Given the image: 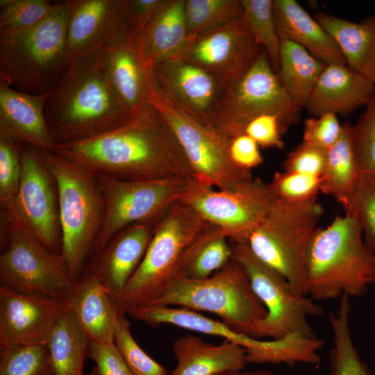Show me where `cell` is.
<instances>
[{"instance_id": "cell-45", "label": "cell", "mask_w": 375, "mask_h": 375, "mask_svg": "<svg viewBox=\"0 0 375 375\" xmlns=\"http://www.w3.org/2000/svg\"><path fill=\"white\" fill-rule=\"evenodd\" d=\"M333 113L308 118L304 122L303 141L328 150L340 138L343 131Z\"/></svg>"}, {"instance_id": "cell-17", "label": "cell", "mask_w": 375, "mask_h": 375, "mask_svg": "<svg viewBox=\"0 0 375 375\" xmlns=\"http://www.w3.org/2000/svg\"><path fill=\"white\" fill-rule=\"evenodd\" d=\"M132 31L127 0H72L67 33L69 61L102 51Z\"/></svg>"}, {"instance_id": "cell-20", "label": "cell", "mask_w": 375, "mask_h": 375, "mask_svg": "<svg viewBox=\"0 0 375 375\" xmlns=\"http://www.w3.org/2000/svg\"><path fill=\"white\" fill-rule=\"evenodd\" d=\"M158 222H140L126 227L94 254L90 265L85 268L99 279L120 312L124 290L142 262Z\"/></svg>"}, {"instance_id": "cell-29", "label": "cell", "mask_w": 375, "mask_h": 375, "mask_svg": "<svg viewBox=\"0 0 375 375\" xmlns=\"http://www.w3.org/2000/svg\"><path fill=\"white\" fill-rule=\"evenodd\" d=\"M127 314L133 319L152 327L167 324L206 335L222 337L244 347L247 351L262 349L268 345L267 340L238 333L222 322L209 318L187 308L149 304L132 308Z\"/></svg>"}, {"instance_id": "cell-44", "label": "cell", "mask_w": 375, "mask_h": 375, "mask_svg": "<svg viewBox=\"0 0 375 375\" xmlns=\"http://www.w3.org/2000/svg\"><path fill=\"white\" fill-rule=\"evenodd\" d=\"M288 128L279 116L272 113L260 115L247 123L244 133L251 137L262 149H283V134Z\"/></svg>"}, {"instance_id": "cell-32", "label": "cell", "mask_w": 375, "mask_h": 375, "mask_svg": "<svg viewBox=\"0 0 375 375\" xmlns=\"http://www.w3.org/2000/svg\"><path fill=\"white\" fill-rule=\"evenodd\" d=\"M360 176L351 124L347 122L343 124L340 138L326 151V164L321 176V192L333 197L346 210Z\"/></svg>"}, {"instance_id": "cell-43", "label": "cell", "mask_w": 375, "mask_h": 375, "mask_svg": "<svg viewBox=\"0 0 375 375\" xmlns=\"http://www.w3.org/2000/svg\"><path fill=\"white\" fill-rule=\"evenodd\" d=\"M22 144L0 138V205L9 206L16 197L21 177Z\"/></svg>"}, {"instance_id": "cell-13", "label": "cell", "mask_w": 375, "mask_h": 375, "mask_svg": "<svg viewBox=\"0 0 375 375\" xmlns=\"http://www.w3.org/2000/svg\"><path fill=\"white\" fill-rule=\"evenodd\" d=\"M97 174L104 199V214L94 255L126 227L160 220L181 199L190 178L124 180L103 173Z\"/></svg>"}, {"instance_id": "cell-50", "label": "cell", "mask_w": 375, "mask_h": 375, "mask_svg": "<svg viewBox=\"0 0 375 375\" xmlns=\"http://www.w3.org/2000/svg\"><path fill=\"white\" fill-rule=\"evenodd\" d=\"M218 375H282L272 373V372L263 369H257L253 371H237V372H229L222 373Z\"/></svg>"}, {"instance_id": "cell-1", "label": "cell", "mask_w": 375, "mask_h": 375, "mask_svg": "<svg viewBox=\"0 0 375 375\" xmlns=\"http://www.w3.org/2000/svg\"><path fill=\"white\" fill-rule=\"evenodd\" d=\"M54 151L96 174L124 180L193 176L171 126L149 101L126 123L56 144Z\"/></svg>"}, {"instance_id": "cell-49", "label": "cell", "mask_w": 375, "mask_h": 375, "mask_svg": "<svg viewBox=\"0 0 375 375\" xmlns=\"http://www.w3.org/2000/svg\"><path fill=\"white\" fill-rule=\"evenodd\" d=\"M167 0H127L128 21L133 31L145 28Z\"/></svg>"}, {"instance_id": "cell-25", "label": "cell", "mask_w": 375, "mask_h": 375, "mask_svg": "<svg viewBox=\"0 0 375 375\" xmlns=\"http://www.w3.org/2000/svg\"><path fill=\"white\" fill-rule=\"evenodd\" d=\"M184 7L185 0H167L144 28L134 31L139 56L150 73L160 62L174 57L187 42Z\"/></svg>"}, {"instance_id": "cell-41", "label": "cell", "mask_w": 375, "mask_h": 375, "mask_svg": "<svg viewBox=\"0 0 375 375\" xmlns=\"http://www.w3.org/2000/svg\"><path fill=\"white\" fill-rule=\"evenodd\" d=\"M345 212L357 217L365 242L375 256V177L359 178Z\"/></svg>"}, {"instance_id": "cell-11", "label": "cell", "mask_w": 375, "mask_h": 375, "mask_svg": "<svg viewBox=\"0 0 375 375\" xmlns=\"http://www.w3.org/2000/svg\"><path fill=\"white\" fill-rule=\"evenodd\" d=\"M149 101L171 126L192 170V177L199 182L221 190H233L253 178L251 172L242 171L232 162L228 139L165 98L153 83Z\"/></svg>"}, {"instance_id": "cell-6", "label": "cell", "mask_w": 375, "mask_h": 375, "mask_svg": "<svg viewBox=\"0 0 375 375\" xmlns=\"http://www.w3.org/2000/svg\"><path fill=\"white\" fill-rule=\"evenodd\" d=\"M323 215L317 199H277L264 222L245 242L253 255L281 274L299 294L308 295L306 259Z\"/></svg>"}, {"instance_id": "cell-9", "label": "cell", "mask_w": 375, "mask_h": 375, "mask_svg": "<svg viewBox=\"0 0 375 375\" xmlns=\"http://www.w3.org/2000/svg\"><path fill=\"white\" fill-rule=\"evenodd\" d=\"M0 285L67 305L75 283L61 254L49 250L18 218L1 211Z\"/></svg>"}, {"instance_id": "cell-47", "label": "cell", "mask_w": 375, "mask_h": 375, "mask_svg": "<svg viewBox=\"0 0 375 375\" xmlns=\"http://www.w3.org/2000/svg\"><path fill=\"white\" fill-rule=\"evenodd\" d=\"M89 358L94 362L90 375H135L114 344L91 342Z\"/></svg>"}, {"instance_id": "cell-3", "label": "cell", "mask_w": 375, "mask_h": 375, "mask_svg": "<svg viewBox=\"0 0 375 375\" xmlns=\"http://www.w3.org/2000/svg\"><path fill=\"white\" fill-rule=\"evenodd\" d=\"M374 255L367 246L357 217L349 212L319 227L306 259L308 295L324 301L365 294Z\"/></svg>"}, {"instance_id": "cell-36", "label": "cell", "mask_w": 375, "mask_h": 375, "mask_svg": "<svg viewBox=\"0 0 375 375\" xmlns=\"http://www.w3.org/2000/svg\"><path fill=\"white\" fill-rule=\"evenodd\" d=\"M189 38L242 17L240 0H185Z\"/></svg>"}, {"instance_id": "cell-14", "label": "cell", "mask_w": 375, "mask_h": 375, "mask_svg": "<svg viewBox=\"0 0 375 375\" xmlns=\"http://www.w3.org/2000/svg\"><path fill=\"white\" fill-rule=\"evenodd\" d=\"M276 200L269 184L253 177L233 190H216L191 177L180 199L233 242H246L264 222Z\"/></svg>"}, {"instance_id": "cell-34", "label": "cell", "mask_w": 375, "mask_h": 375, "mask_svg": "<svg viewBox=\"0 0 375 375\" xmlns=\"http://www.w3.org/2000/svg\"><path fill=\"white\" fill-rule=\"evenodd\" d=\"M349 297L340 298L336 312L329 315L333 335V347L330 353L331 375H369L353 342L350 327Z\"/></svg>"}, {"instance_id": "cell-48", "label": "cell", "mask_w": 375, "mask_h": 375, "mask_svg": "<svg viewBox=\"0 0 375 375\" xmlns=\"http://www.w3.org/2000/svg\"><path fill=\"white\" fill-rule=\"evenodd\" d=\"M228 151L232 162L242 171L251 172L253 169L263 163L260 147L245 133L229 139Z\"/></svg>"}, {"instance_id": "cell-19", "label": "cell", "mask_w": 375, "mask_h": 375, "mask_svg": "<svg viewBox=\"0 0 375 375\" xmlns=\"http://www.w3.org/2000/svg\"><path fill=\"white\" fill-rule=\"evenodd\" d=\"M151 76L162 95L207 124L226 87L201 67L176 58L156 65Z\"/></svg>"}, {"instance_id": "cell-12", "label": "cell", "mask_w": 375, "mask_h": 375, "mask_svg": "<svg viewBox=\"0 0 375 375\" xmlns=\"http://www.w3.org/2000/svg\"><path fill=\"white\" fill-rule=\"evenodd\" d=\"M231 243L232 259L244 267L267 310L251 337L276 340L294 333L314 336L308 318L322 315L323 309L308 295L297 293L281 274L257 258L245 242Z\"/></svg>"}, {"instance_id": "cell-4", "label": "cell", "mask_w": 375, "mask_h": 375, "mask_svg": "<svg viewBox=\"0 0 375 375\" xmlns=\"http://www.w3.org/2000/svg\"><path fill=\"white\" fill-rule=\"evenodd\" d=\"M72 0L58 1L35 26L0 35V81L22 92L47 94L69 64L67 24Z\"/></svg>"}, {"instance_id": "cell-23", "label": "cell", "mask_w": 375, "mask_h": 375, "mask_svg": "<svg viewBox=\"0 0 375 375\" xmlns=\"http://www.w3.org/2000/svg\"><path fill=\"white\" fill-rule=\"evenodd\" d=\"M67 306L91 342L114 344L120 312L99 279L88 269L75 280Z\"/></svg>"}, {"instance_id": "cell-18", "label": "cell", "mask_w": 375, "mask_h": 375, "mask_svg": "<svg viewBox=\"0 0 375 375\" xmlns=\"http://www.w3.org/2000/svg\"><path fill=\"white\" fill-rule=\"evenodd\" d=\"M65 305L44 294L0 285V347L47 344L51 328Z\"/></svg>"}, {"instance_id": "cell-7", "label": "cell", "mask_w": 375, "mask_h": 375, "mask_svg": "<svg viewBox=\"0 0 375 375\" xmlns=\"http://www.w3.org/2000/svg\"><path fill=\"white\" fill-rule=\"evenodd\" d=\"M150 304L177 306L211 312L234 331L249 337L267 315L244 267L233 259L203 280L175 276L160 297Z\"/></svg>"}, {"instance_id": "cell-37", "label": "cell", "mask_w": 375, "mask_h": 375, "mask_svg": "<svg viewBox=\"0 0 375 375\" xmlns=\"http://www.w3.org/2000/svg\"><path fill=\"white\" fill-rule=\"evenodd\" d=\"M56 3L47 0H0V35L35 26L52 12Z\"/></svg>"}, {"instance_id": "cell-33", "label": "cell", "mask_w": 375, "mask_h": 375, "mask_svg": "<svg viewBox=\"0 0 375 375\" xmlns=\"http://www.w3.org/2000/svg\"><path fill=\"white\" fill-rule=\"evenodd\" d=\"M232 257L233 248L227 235L210 225L185 249L175 276L193 281L207 278L224 268Z\"/></svg>"}, {"instance_id": "cell-52", "label": "cell", "mask_w": 375, "mask_h": 375, "mask_svg": "<svg viewBox=\"0 0 375 375\" xmlns=\"http://www.w3.org/2000/svg\"><path fill=\"white\" fill-rule=\"evenodd\" d=\"M45 375H54L52 371L51 367H50V369L48 370V372L46 373Z\"/></svg>"}, {"instance_id": "cell-10", "label": "cell", "mask_w": 375, "mask_h": 375, "mask_svg": "<svg viewBox=\"0 0 375 375\" xmlns=\"http://www.w3.org/2000/svg\"><path fill=\"white\" fill-rule=\"evenodd\" d=\"M301 110L287 94L262 49L252 64L227 83L208 124L229 140L244 133L249 122L265 113L277 115L288 128L299 122Z\"/></svg>"}, {"instance_id": "cell-28", "label": "cell", "mask_w": 375, "mask_h": 375, "mask_svg": "<svg viewBox=\"0 0 375 375\" xmlns=\"http://www.w3.org/2000/svg\"><path fill=\"white\" fill-rule=\"evenodd\" d=\"M313 17L334 39L347 65L375 85V15L359 22L323 12Z\"/></svg>"}, {"instance_id": "cell-38", "label": "cell", "mask_w": 375, "mask_h": 375, "mask_svg": "<svg viewBox=\"0 0 375 375\" xmlns=\"http://www.w3.org/2000/svg\"><path fill=\"white\" fill-rule=\"evenodd\" d=\"M50 367L47 344L0 347V375H45Z\"/></svg>"}, {"instance_id": "cell-27", "label": "cell", "mask_w": 375, "mask_h": 375, "mask_svg": "<svg viewBox=\"0 0 375 375\" xmlns=\"http://www.w3.org/2000/svg\"><path fill=\"white\" fill-rule=\"evenodd\" d=\"M272 10L281 40L302 46L326 64H346L334 39L297 1L272 0Z\"/></svg>"}, {"instance_id": "cell-22", "label": "cell", "mask_w": 375, "mask_h": 375, "mask_svg": "<svg viewBox=\"0 0 375 375\" xmlns=\"http://www.w3.org/2000/svg\"><path fill=\"white\" fill-rule=\"evenodd\" d=\"M375 85L346 64H327L306 106L312 117L325 113L345 116L365 106Z\"/></svg>"}, {"instance_id": "cell-15", "label": "cell", "mask_w": 375, "mask_h": 375, "mask_svg": "<svg viewBox=\"0 0 375 375\" xmlns=\"http://www.w3.org/2000/svg\"><path fill=\"white\" fill-rule=\"evenodd\" d=\"M1 211L20 219L49 250L61 254L57 184L42 151L22 144L18 193L14 201Z\"/></svg>"}, {"instance_id": "cell-5", "label": "cell", "mask_w": 375, "mask_h": 375, "mask_svg": "<svg viewBox=\"0 0 375 375\" xmlns=\"http://www.w3.org/2000/svg\"><path fill=\"white\" fill-rule=\"evenodd\" d=\"M56 180L62 238L61 255L76 280L85 268L101 228L104 199L97 174L55 151H43Z\"/></svg>"}, {"instance_id": "cell-2", "label": "cell", "mask_w": 375, "mask_h": 375, "mask_svg": "<svg viewBox=\"0 0 375 375\" xmlns=\"http://www.w3.org/2000/svg\"><path fill=\"white\" fill-rule=\"evenodd\" d=\"M44 113L56 145L106 132L132 117L109 78L101 51L69 62L49 92Z\"/></svg>"}, {"instance_id": "cell-40", "label": "cell", "mask_w": 375, "mask_h": 375, "mask_svg": "<svg viewBox=\"0 0 375 375\" xmlns=\"http://www.w3.org/2000/svg\"><path fill=\"white\" fill-rule=\"evenodd\" d=\"M351 135L358 160L360 178L375 177V87Z\"/></svg>"}, {"instance_id": "cell-31", "label": "cell", "mask_w": 375, "mask_h": 375, "mask_svg": "<svg viewBox=\"0 0 375 375\" xmlns=\"http://www.w3.org/2000/svg\"><path fill=\"white\" fill-rule=\"evenodd\" d=\"M326 65L302 46L281 40L277 74L287 94L297 108L306 107Z\"/></svg>"}, {"instance_id": "cell-51", "label": "cell", "mask_w": 375, "mask_h": 375, "mask_svg": "<svg viewBox=\"0 0 375 375\" xmlns=\"http://www.w3.org/2000/svg\"><path fill=\"white\" fill-rule=\"evenodd\" d=\"M375 283V256H374L372 271V274L370 276V283Z\"/></svg>"}, {"instance_id": "cell-35", "label": "cell", "mask_w": 375, "mask_h": 375, "mask_svg": "<svg viewBox=\"0 0 375 375\" xmlns=\"http://www.w3.org/2000/svg\"><path fill=\"white\" fill-rule=\"evenodd\" d=\"M242 18L256 43L267 54L277 73L281 40L277 33L272 0H240Z\"/></svg>"}, {"instance_id": "cell-42", "label": "cell", "mask_w": 375, "mask_h": 375, "mask_svg": "<svg viewBox=\"0 0 375 375\" xmlns=\"http://www.w3.org/2000/svg\"><path fill=\"white\" fill-rule=\"evenodd\" d=\"M322 177L294 172H276L269 183L277 199L303 202L317 199Z\"/></svg>"}, {"instance_id": "cell-8", "label": "cell", "mask_w": 375, "mask_h": 375, "mask_svg": "<svg viewBox=\"0 0 375 375\" xmlns=\"http://www.w3.org/2000/svg\"><path fill=\"white\" fill-rule=\"evenodd\" d=\"M210 224L182 201L174 203L156 226L138 269L128 283L121 311L150 304L175 277L188 247Z\"/></svg>"}, {"instance_id": "cell-30", "label": "cell", "mask_w": 375, "mask_h": 375, "mask_svg": "<svg viewBox=\"0 0 375 375\" xmlns=\"http://www.w3.org/2000/svg\"><path fill=\"white\" fill-rule=\"evenodd\" d=\"M90 344L65 304L51 328L47 342L53 374L84 375L83 367L89 358Z\"/></svg>"}, {"instance_id": "cell-46", "label": "cell", "mask_w": 375, "mask_h": 375, "mask_svg": "<svg viewBox=\"0 0 375 375\" xmlns=\"http://www.w3.org/2000/svg\"><path fill=\"white\" fill-rule=\"evenodd\" d=\"M326 151L303 141L288 153L283 168L284 171L321 176L326 164Z\"/></svg>"}, {"instance_id": "cell-39", "label": "cell", "mask_w": 375, "mask_h": 375, "mask_svg": "<svg viewBox=\"0 0 375 375\" xmlns=\"http://www.w3.org/2000/svg\"><path fill=\"white\" fill-rule=\"evenodd\" d=\"M125 314L118 313L114 344L126 364L135 375H169L163 366L151 358L136 342Z\"/></svg>"}, {"instance_id": "cell-16", "label": "cell", "mask_w": 375, "mask_h": 375, "mask_svg": "<svg viewBox=\"0 0 375 375\" xmlns=\"http://www.w3.org/2000/svg\"><path fill=\"white\" fill-rule=\"evenodd\" d=\"M261 50L240 17L188 38L173 58L201 67L226 85L252 64Z\"/></svg>"}, {"instance_id": "cell-26", "label": "cell", "mask_w": 375, "mask_h": 375, "mask_svg": "<svg viewBox=\"0 0 375 375\" xmlns=\"http://www.w3.org/2000/svg\"><path fill=\"white\" fill-rule=\"evenodd\" d=\"M172 351L177 365L169 375H218L242 371L249 364L246 349L228 340L215 344L185 335L176 339Z\"/></svg>"}, {"instance_id": "cell-24", "label": "cell", "mask_w": 375, "mask_h": 375, "mask_svg": "<svg viewBox=\"0 0 375 375\" xmlns=\"http://www.w3.org/2000/svg\"><path fill=\"white\" fill-rule=\"evenodd\" d=\"M101 51L109 78L133 117L149 101L153 83L139 56L134 31Z\"/></svg>"}, {"instance_id": "cell-21", "label": "cell", "mask_w": 375, "mask_h": 375, "mask_svg": "<svg viewBox=\"0 0 375 375\" xmlns=\"http://www.w3.org/2000/svg\"><path fill=\"white\" fill-rule=\"evenodd\" d=\"M49 92L27 94L0 81V138L54 151L56 143L44 113Z\"/></svg>"}]
</instances>
